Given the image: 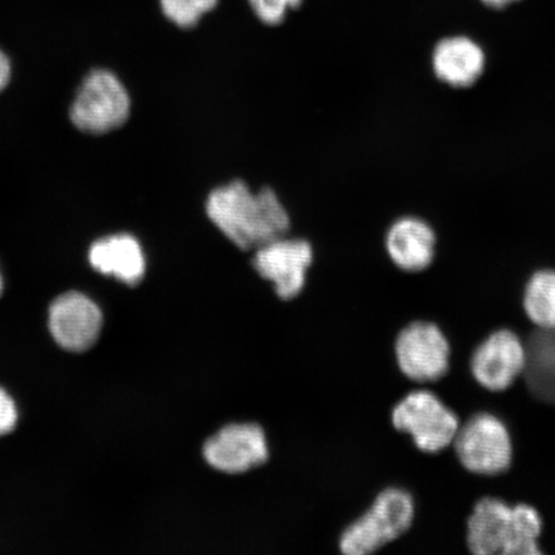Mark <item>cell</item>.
Returning <instances> with one entry per match:
<instances>
[{
  "label": "cell",
  "mask_w": 555,
  "mask_h": 555,
  "mask_svg": "<svg viewBox=\"0 0 555 555\" xmlns=\"http://www.w3.org/2000/svg\"><path fill=\"white\" fill-rule=\"evenodd\" d=\"M311 262L310 243L288 240L284 235L256 249L254 268L262 278L274 283L278 296L291 300L301 293Z\"/></svg>",
  "instance_id": "cell-9"
},
{
  "label": "cell",
  "mask_w": 555,
  "mask_h": 555,
  "mask_svg": "<svg viewBox=\"0 0 555 555\" xmlns=\"http://www.w3.org/2000/svg\"><path fill=\"white\" fill-rule=\"evenodd\" d=\"M526 365V349L515 333L498 331L478 347L472 358V373L490 391H504Z\"/></svg>",
  "instance_id": "cell-11"
},
{
  "label": "cell",
  "mask_w": 555,
  "mask_h": 555,
  "mask_svg": "<svg viewBox=\"0 0 555 555\" xmlns=\"http://www.w3.org/2000/svg\"><path fill=\"white\" fill-rule=\"evenodd\" d=\"M453 442L463 467L474 474L495 476L511 467V436L494 415H475L457 429Z\"/></svg>",
  "instance_id": "cell-5"
},
{
  "label": "cell",
  "mask_w": 555,
  "mask_h": 555,
  "mask_svg": "<svg viewBox=\"0 0 555 555\" xmlns=\"http://www.w3.org/2000/svg\"><path fill=\"white\" fill-rule=\"evenodd\" d=\"M395 428L412 435L415 446L437 453L450 446L460 429L456 415L428 391L409 393L392 412Z\"/></svg>",
  "instance_id": "cell-6"
},
{
  "label": "cell",
  "mask_w": 555,
  "mask_h": 555,
  "mask_svg": "<svg viewBox=\"0 0 555 555\" xmlns=\"http://www.w3.org/2000/svg\"><path fill=\"white\" fill-rule=\"evenodd\" d=\"M205 460L225 474H243L269 457L266 435L256 425L228 426L205 443Z\"/></svg>",
  "instance_id": "cell-10"
},
{
  "label": "cell",
  "mask_w": 555,
  "mask_h": 555,
  "mask_svg": "<svg viewBox=\"0 0 555 555\" xmlns=\"http://www.w3.org/2000/svg\"><path fill=\"white\" fill-rule=\"evenodd\" d=\"M485 65L482 48L466 37L442 39L433 55L436 78L451 88L474 86L481 78Z\"/></svg>",
  "instance_id": "cell-13"
},
{
  "label": "cell",
  "mask_w": 555,
  "mask_h": 555,
  "mask_svg": "<svg viewBox=\"0 0 555 555\" xmlns=\"http://www.w3.org/2000/svg\"><path fill=\"white\" fill-rule=\"evenodd\" d=\"M414 503L406 491L387 489L380 492L372 508L347 529L341 551L347 555H365L399 539L412 526Z\"/></svg>",
  "instance_id": "cell-4"
},
{
  "label": "cell",
  "mask_w": 555,
  "mask_h": 555,
  "mask_svg": "<svg viewBox=\"0 0 555 555\" xmlns=\"http://www.w3.org/2000/svg\"><path fill=\"white\" fill-rule=\"evenodd\" d=\"M164 15L171 23L190 29L196 26L205 13L210 12L218 4V0H159Z\"/></svg>",
  "instance_id": "cell-17"
},
{
  "label": "cell",
  "mask_w": 555,
  "mask_h": 555,
  "mask_svg": "<svg viewBox=\"0 0 555 555\" xmlns=\"http://www.w3.org/2000/svg\"><path fill=\"white\" fill-rule=\"evenodd\" d=\"M525 349L527 387L537 399L555 405V327L531 333Z\"/></svg>",
  "instance_id": "cell-15"
},
{
  "label": "cell",
  "mask_w": 555,
  "mask_h": 555,
  "mask_svg": "<svg viewBox=\"0 0 555 555\" xmlns=\"http://www.w3.org/2000/svg\"><path fill=\"white\" fill-rule=\"evenodd\" d=\"M206 211L221 233L246 251L284 237L289 229L288 214L275 192L253 193L241 180L212 191Z\"/></svg>",
  "instance_id": "cell-1"
},
{
  "label": "cell",
  "mask_w": 555,
  "mask_h": 555,
  "mask_svg": "<svg viewBox=\"0 0 555 555\" xmlns=\"http://www.w3.org/2000/svg\"><path fill=\"white\" fill-rule=\"evenodd\" d=\"M486 5L492 7V9H503V7L508 5L516 0H482Z\"/></svg>",
  "instance_id": "cell-21"
},
{
  "label": "cell",
  "mask_w": 555,
  "mask_h": 555,
  "mask_svg": "<svg viewBox=\"0 0 555 555\" xmlns=\"http://www.w3.org/2000/svg\"><path fill=\"white\" fill-rule=\"evenodd\" d=\"M302 0H249L253 10L262 23L268 25L281 24L291 9H297Z\"/></svg>",
  "instance_id": "cell-18"
},
{
  "label": "cell",
  "mask_w": 555,
  "mask_h": 555,
  "mask_svg": "<svg viewBox=\"0 0 555 555\" xmlns=\"http://www.w3.org/2000/svg\"><path fill=\"white\" fill-rule=\"evenodd\" d=\"M12 75V67L9 57L4 52L0 51V92L10 85Z\"/></svg>",
  "instance_id": "cell-20"
},
{
  "label": "cell",
  "mask_w": 555,
  "mask_h": 555,
  "mask_svg": "<svg viewBox=\"0 0 555 555\" xmlns=\"http://www.w3.org/2000/svg\"><path fill=\"white\" fill-rule=\"evenodd\" d=\"M3 287H4L3 286V276H2V274H0V295H2V293H3Z\"/></svg>",
  "instance_id": "cell-22"
},
{
  "label": "cell",
  "mask_w": 555,
  "mask_h": 555,
  "mask_svg": "<svg viewBox=\"0 0 555 555\" xmlns=\"http://www.w3.org/2000/svg\"><path fill=\"white\" fill-rule=\"evenodd\" d=\"M385 246L395 266L405 272H422L434 261L436 233L425 220L400 218L388 228Z\"/></svg>",
  "instance_id": "cell-12"
},
{
  "label": "cell",
  "mask_w": 555,
  "mask_h": 555,
  "mask_svg": "<svg viewBox=\"0 0 555 555\" xmlns=\"http://www.w3.org/2000/svg\"><path fill=\"white\" fill-rule=\"evenodd\" d=\"M18 422V411L11 395L0 388V437L9 435L15 429Z\"/></svg>",
  "instance_id": "cell-19"
},
{
  "label": "cell",
  "mask_w": 555,
  "mask_h": 555,
  "mask_svg": "<svg viewBox=\"0 0 555 555\" xmlns=\"http://www.w3.org/2000/svg\"><path fill=\"white\" fill-rule=\"evenodd\" d=\"M524 305L527 317L538 328L555 327V270H540L530 278Z\"/></svg>",
  "instance_id": "cell-16"
},
{
  "label": "cell",
  "mask_w": 555,
  "mask_h": 555,
  "mask_svg": "<svg viewBox=\"0 0 555 555\" xmlns=\"http://www.w3.org/2000/svg\"><path fill=\"white\" fill-rule=\"evenodd\" d=\"M88 259L96 272L114 276L128 286H137L145 274L141 243L130 234L108 235L94 242Z\"/></svg>",
  "instance_id": "cell-14"
},
{
  "label": "cell",
  "mask_w": 555,
  "mask_h": 555,
  "mask_svg": "<svg viewBox=\"0 0 555 555\" xmlns=\"http://www.w3.org/2000/svg\"><path fill=\"white\" fill-rule=\"evenodd\" d=\"M541 518L530 505L485 498L468 520V546L477 555H539Z\"/></svg>",
  "instance_id": "cell-2"
},
{
  "label": "cell",
  "mask_w": 555,
  "mask_h": 555,
  "mask_svg": "<svg viewBox=\"0 0 555 555\" xmlns=\"http://www.w3.org/2000/svg\"><path fill=\"white\" fill-rule=\"evenodd\" d=\"M48 325L54 341L62 349L85 352L99 339L103 315L99 305L88 296L72 291L52 302Z\"/></svg>",
  "instance_id": "cell-8"
},
{
  "label": "cell",
  "mask_w": 555,
  "mask_h": 555,
  "mask_svg": "<svg viewBox=\"0 0 555 555\" xmlns=\"http://www.w3.org/2000/svg\"><path fill=\"white\" fill-rule=\"evenodd\" d=\"M130 96L117 76L107 69L90 73L76 93L69 117L82 133L106 134L129 119Z\"/></svg>",
  "instance_id": "cell-3"
},
{
  "label": "cell",
  "mask_w": 555,
  "mask_h": 555,
  "mask_svg": "<svg viewBox=\"0 0 555 555\" xmlns=\"http://www.w3.org/2000/svg\"><path fill=\"white\" fill-rule=\"evenodd\" d=\"M400 370L416 382H435L449 370L450 346L433 323L415 322L400 332L397 339Z\"/></svg>",
  "instance_id": "cell-7"
}]
</instances>
